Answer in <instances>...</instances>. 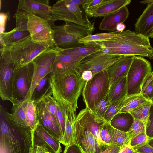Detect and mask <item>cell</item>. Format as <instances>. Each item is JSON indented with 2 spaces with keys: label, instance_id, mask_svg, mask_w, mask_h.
Instances as JSON below:
<instances>
[{
  "label": "cell",
  "instance_id": "cell-10",
  "mask_svg": "<svg viewBox=\"0 0 153 153\" xmlns=\"http://www.w3.org/2000/svg\"><path fill=\"white\" fill-rule=\"evenodd\" d=\"M52 15L55 21L70 22L90 28H94L87 18L83 17L79 6L69 3L68 0L57 1L51 7Z\"/></svg>",
  "mask_w": 153,
  "mask_h": 153
},
{
  "label": "cell",
  "instance_id": "cell-35",
  "mask_svg": "<svg viewBox=\"0 0 153 153\" xmlns=\"http://www.w3.org/2000/svg\"><path fill=\"white\" fill-rule=\"evenodd\" d=\"M149 103H152L140 94L130 100L123 107L119 113H130L136 108Z\"/></svg>",
  "mask_w": 153,
  "mask_h": 153
},
{
  "label": "cell",
  "instance_id": "cell-41",
  "mask_svg": "<svg viewBox=\"0 0 153 153\" xmlns=\"http://www.w3.org/2000/svg\"><path fill=\"white\" fill-rule=\"evenodd\" d=\"M149 139L146 132H143L131 139L130 144L132 147H134L147 143Z\"/></svg>",
  "mask_w": 153,
  "mask_h": 153
},
{
  "label": "cell",
  "instance_id": "cell-31",
  "mask_svg": "<svg viewBox=\"0 0 153 153\" xmlns=\"http://www.w3.org/2000/svg\"><path fill=\"white\" fill-rule=\"evenodd\" d=\"M138 95L130 97L126 96L118 101L112 103L105 114L104 117V120L107 122L109 123L112 118L119 113L128 102Z\"/></svg>",
  "mask_w": 153,
  "mask_h": 153
},
{
  "label": "cell",
  "instance_id": "cell-38",
  "mask_svg": "<svg viewBox=\"0 0 153 153\" xmlns=\"http://www.w3.org/2000/svg\"><path fill=\"white\" fill-rule=\"evenodd\" d=\"M151 75L143 85L140 94L153 104V79Z\"/></svg>",
  "mask_w": 153,
  "mask_h": 153
},
{
  "label": "cell",
  "instance_id": "cell-22",
  "mask_svg": "<svg viewBox=\"0 0 153 153\" xmlns=\"http://www.w3.org/2000/svg\"><path fill=\"white\" fill-rule=\"evenodd\" d=\"M134 56H122L107 69L110 85L123 77L127 76Z\"/></svg>",
  "mask_w": 153,
  "mask_h": 153
},
{
  "label": "cell",
  "instance_id": "cell-36",
  "mask_svg": "<svg viewBox=\"0 0 153 153\" xmlns=\"http://www.w3.org/2000/svg\"><path fill=\"white\" fill-rule=\"evenodd\" d=\"M113 128L109 123L105 122L101 125L99 129V134L102 142L106 145L111 144Z\"/></svg>",
  "mask_w": 153,
  "mask_h": 153
},
{
  "label": "cell",
  "instance_id": "cell-1",
  "mask_svg": "<svg viewBox=\"0 0 153 153\" xmlns=\"http://www.w3.org/2000/svg\"><path fill=\"white\" fill-rule=\"evenodd\" d=\"M0 153H28L32 147L33 130L13 120L0 106Z\"/></svg>",
  "mask_w": 153,
  "mask_h": 153
},
{
  "label": "cell",
  "instance_id": "cell-11",
  "mask_svg": "<svg viewBox=\"0 0 153 153\" xmlns=\"http://www.w3.org/2000/svg\"><path fill=\"white\" fill-rule=\"evenodd\" d=\"M32 79L29 65L16 67L12 83L11 102L13 105L25 99L31 87Z\"/></svg>",
  "mask_w": 153,
  "mask_h": 153
},
{
  "label": "cell",
  "instance_id": "cell-13",
  "mask_svg": "<svg viewBox=\"0 0 153 153\" xmlns=\"http://www.w3.org/2000/svg\"><path fill=\"white\" fill-rule=\"evenodd\" d=\"M57 48L59 52L53 63L52 73L59 76L78 73L82 74L80 62L84 58L68 54Z\"/></svg>",
  "mask_w": 153,
  "mask_h": 153
},
{
  "label": "cell",
  "instance_id": "cell-30",
  "mask_svg": "<svg viewBox=\"0 0 153 153\" xmlns=\"http://www.w3.org/2000/svg\"><path fill=\"white\" fill-rule=\"evenodd\" d=\"M23 101L26 123L28 126L33 130L38 121L36 103L31 100H24Z\"/></svg>",
  "mask_w": 153,
  "mask_h": 153
},
{
  "label": "cell",
  "instance_id": "cell-3",
  "mask_svg": "<svg viewBox=\"0 0 153 153\" xmlns=\"http://www.w3.org/2000/svg\"><path fill=\"white\" fill-rule=\"evenodd\" d=\"M86 82L80 73L59 76L51 73L50 84L52 96L63 107L76 112L77 101Z\"/></svg>",
  "mask_w": 153,
  "mask_h": 153
},
{
  "label": "cell",
  "instance_id": "cell-12",
  "mask_svg": "<svg viewBox=\"0 0 153 153\" xmlns=\"http://www.w3.org/2000/svg\"><path fill=\"white\" fill-rule=\"evenodd\" d=\"M122 56L106 53L102 50L90 55L80 62L81 73L85 71H91L95 74L106 70Z\"/></svg>",
  "mask_w": 153,
  "mask_h": 153
},
{
  "label": "cell",
  "instance_id": "cell-28",
  "mask_svg": "<svg viewBox=\"0 0 153 153\" xmlns=\"http://www.w3.org/2000/svg\"><path fill=\"white\" fill-rule=\"evenodd\" d=\"M64 109L65 114V130L62 144L66 146L74 143V123L76 116L74 113L70 112L64 108Z\"/></svg>",
  "mask_w": 153,
  "mask_h": 153
},
{
  "label": "cell",
  "instance_id": "cell-43",
  "mask_svg": "<svg viewBox=\"0 0 153 153\" xmlns=\"http://www.w3.org/2000/svg\"><path fill=\"white\" fill-rule=\"evenodd\" d=\"M104 0H85L82 5L85 12L91 10L101 4Z\"/></svg>",
  "mask_w": 153,
  "mask_h": 153
},
{
  "label": "cell",
  "instance_id": "cell-50",
  "mask_svg": "<svg viewBox=\"0 0 153 153\" xmlns=\"http://www.w3.org/2000/svg\"><path fill=\"white\" fill-rule=\"evenodd\" d=\"M93 76L92 72L90 71H85L82 73V78L86 82L90 80Z\"/></svg>",
  "mask_w": 153,
  "mask_h": 153
},
{
  "label": "cell",
  "instance_id": "cell-54",
  "mask_svg": "<svg viewBox=\"0 0 153 153\" xmlns=\"http://www.w3.org/2000/svg\"><path fill=\"white\" fill-rule=\"evenodd\" d=\"M148 143L150 146L153 148V138L149 139Z\"/></svg>",
  "mask_w": 153,
  "mask_h": 153
},
{
  "label": "cell",
  "instance_id": "cell-33",
  "mask_svg": "<svg viewBox=\"0 0 153 153\" xmlns=\"http://www.w3.org/2000/svg\"><path fill=\"white\" fill-rule=\"evenodd\" d=\"M13 105L11 113H10V116L19 123L25 126L30 128L26 122L23 101L13 104Z\"/></svg>",
  "mask_w": 153,
  "mask_h": 153
},
{
  "label": "cell",
  "instance_id": "cell-55",
  "mask_svg": "<svg viewBox=\"0 0 153 153\" xmlns=\"http://www.w3.org/2000/svg\"><path fill=\"white\" fill-rule=\"evenodd\" d=\"M149 59H153V54L151 56L149 57ZM151 75H152V79H153V71L152 72Z\"/></svg>",
  "mask_w": 153,
  "mask_h": 153
},
{
  "label": "cell",
  "instance_id": "cell-6",
  "mask_svg": "<svg viewBox=\"0 0 153 153\" xmlns=\"http://www.w3.org/2000/svg\"><path fill=\"white\" fill-rule=\"evenodd\" d=\"M110 81L106 70L95 74L86 82L82 91V96L86 108L95 114L100 101L107 94Z\"/></svg>",
  "mask_w": 153,
  "mask_h": 153
},
{
  "label": "cell",
  "instance_id": "cell-34",
  "mask_svg": "<svg viewBox=\"0 0 153 153\" xmlns=\"http://www.w3.org/2000/svg\"><path fill=\"white\" fill-rule=\"evenodd\" d=\"M152 104L149 103L143 105L134 109L130 113L134 119L141 121L146 126L149 120Z\"/></svg>",
  "mask_w": 153,
  "mask_h": 153
},
{
  "label": "cell",
  "instance_id": "cell-57",
  "mask_svg": "<svg viewBox=\"0 0 153 153\" xmlns=\"http://www.w3.org/2000/svg\"><path fill=\"white\" fill-rule=\"evenodd\" d=\"M134 153H139L135 152Z\"/></svg>",
  "mask_w": 153,
  "mask_h": 153
},
{
  "label": "cell",
  "instance_id": "cell-4",
  "mask_svg": "<svg viewBox=\"0 0 153 153\" xmlns=\"http://www.w3.org/2000/svg\"><path fill=\"white\" fill-rule=\"evenodd\" d=\"M49 48L46 44L33 42L30 36L1 48L0 59L16 67L28 65L38 55Z\"/></svg>",
  "mask_w": 153,
  "mask_h": 153
},
{
  "label": "cell",
  "instance_id": "cell-45",
  "mask_svg": "<svg viewBox=\"0 0 153 153\" xmlns=\"http://www.w3.org/2000/svg\"><path fill=\"white\" fill-rule=\"evenodd\" d=\"M63 153H83V152L77 145L73 143L65 146Z\"/></svg>",
  "mask_w": 153,
  "mask_h": 153
},
{
  "label": "cell",
  "instance_id": "cell-14",
  "mask_svg": "<svg viewBox=\"0 0 153 153\" xmlns=\"http://www.w3.org/2000/svg\"><path fill=\"white\" fill-rule=\"evenodd\" d=\"M74 133V143L77 145L84 152L99 153L107 149V147L100 145L92 133L84 129L75 122Z\"/></svg>",
  "mask_w": 153,
  "mask_h": 153
},
{
  "label": "cell",
  "instance_id": "cell-42",
  "mask_svg": "<svg viewBox=\"0 0 153 153\" xmlns=\"http://www.w3.org/2000/svg\"><path fill=\"white\" fill-rule=\"evenodd\" d=\"M146 133L149 139L153 138V104L151 108L149 120L146 126Z\"/></svg>",
  "mask_w": 153,
  "mask_h": 153
},
{
  "label": "cell",
  "instance_id": "cell-7",
  "mask_svg": "<svg viewBox=\"0 0 153 153\" xmlns=\"http://www.w3.org/2000/svg\"><path fill=\"white\" fill-rule=\"evenodd\" d=\"M53 32L56 48L65 49L80 45L81 39L92 35L94 28H90L70 22L63 25L51 26Z\"/></svg>",
  "mask_w": 153,
  "mask_h": 153
},
{
  "label": "cell",
  "instance_id": "cell-39",
  "mask_svg": "<svg viewBox=\"0 0 153 153\" xmlns=\"http://www.w3.org/2000/svg\"><path fill=\"white\" fill-rule=\"evenodd\" d=\"M146 132V126L141 121L134 119L133 123L129 131L127 132L131 140L138 134Z\"/></svg>",
  "mask_w": 153,
  "mask_h": 153
},
{
  "label": "cell",
  "instance_id": "cell-44",
  "mask_svg": "<svg viewBox=\"0 0 153 153\" xmlns=\"http://www.w3.org/2000/svg\"><path fill=\"white\" fill-rule=\"evenodd\" d=\"M132 148L135 152L139 153H153V148L148 143Z\"/></svg>",
  "mask_w": 153,
  "mask_h": 153
},
{
  "label": "cell",
  "instance_id": "cell-47",
  "mask_svg": "<svg viewBox=\"0 0 153 153\" xmlns=\"http://www.w3.org/2000/svg\"><path fill=\"white\" fill-rule=\"evenodd\" d=\"M120 148L121 147L116 145L111 144L107 146L105 151L99 153H118Z\"/></svg>",
  "mask_w": 153,
  "mask_h": 153
},
{
  "label": "cell",
  "instance_id": "cell-48",
  "mask_svg": "<svg viewBox=\"0 0 153 153\" xmlns=\"http://www.w3.org/2000/svg\"><path fill=\"white\" fill-rule=\"evenodd\" d=\"M134 152L129 143L121 147L118 153H134Z\"/></svg>",
  "mask_w": 153,
  "mask_h": 153
},
{
  "label": "cell",
  "instance_id": "cell-17",
  "mask_svg": "<svg viewBox=\"0 0 153 153\" xmlns=\"http://www.w3.org/2000/svg\"><path fill=\"white\" fill-rule=\"evenodd\" d=\"M84 129L87 130L94 135L101 146L107 147L101 140L99 129L101 125L106 121L85 108L80 111L76 116L75 122Z\"/></svg>",
  "mask_w": 153,
  "mask_h": 153
},
{
  "label": "cell",
  "instance_id": "cell-26",
  "mask_svg": "<svg viewBox=\"0 0 153 153\" xmlns=\"http://www.w3.org/2000/svg\"><path fill=\"white\" fill-rule=\"evenodd\" d=\"M30 36L27 31L19 30L15 27L10 31L0 33L1 48L12 45Z\"/></svg>",
  "mask_w": 153,
  "mask_h": 153
},
{
  "label": "cell",
  "instance_id": "cell-20",
  "mask_svg": "<svg viewBox=\"0 0 153 153\" xmlns=\"http://www.w3.org/2000/svg\"><path fill=\"white\" fill-rule=\"evenodd\" d=\"M134 26L137 33L153 38V3L148 4L137 19Z\"/></svg>",
  "mask_w": 153,
  "mask_h": 153
},
{
  "label": "cell",
  "instance_id": "cell-25",
  "mask_svg": "<svg viewBox=\"0 0 153 153\" xmlns=\"http://www.w3.org/2000/svg\"><path fill=\"white\" fill-rule=\"evenodd\" d=\"M134 119L130 113H119L112 118L109 123L114 128L128 132L132 126Z\"/></svg>",
  "mask_w": 153,
  "mask_h": 153
},
{
  "label": "cell",
  "instance_id": "cell-9",
  "mask_svg": "<svg viewBox=\"0 0 153 153\" xmlns=\"http://www.w3.org/2000/svg\"><path fill=\"white\" fill-rule=\"evenodd\" d=\"M59 52L56 48H49L38 55L33 60L32 83L30 88L24 100L31 99L36 87L40 81L48 74L52 73V65Z\"/></svg>",
  "mask_w": 153,
  "mask_h": 153
},
{
  "label": "cell",
  "instance_id": "cell-52",
  "mask_svg": "<svg viewBox=\"0 0 153 153\" xmlns=\"http://www.w3.org/2000/svg\"><path fill=\"white\" fill-rule=\"evenodd\" d=\"M125 25L123 23H119L117 24L116 27V31L122 32L124 31L126 28Z\"/></svg>",
  "mask_w": 153,
  "mask_h": 153
},
{
  "label": "cell",
  "instance_id": "cell-18",
  "mask_svg": "<svg viewBox=\"0 0 153 153\" xmlns=\"http://www.w3.org/2000/svg\"><path fill=\"white\" fill-rule=\"evenodd\" d=\"M37 146L45 148L51 153L62 152L60 143L53 137L38 121L33 130L32 146Z\"/></svg>",
  "mask_w": 153,
  "mask_h": 153
},
{
  "label": "cell",
  "instance_id": "cell-40",
  "mask_svg": "<svg viewBox=\"0 0 153 153\" xmlns=\"http://www.w3.org/2000/svg\"><path fill=\"white\" fill-rule=\"evenodd\" d=\"M111 104L109 100L107 94L100 101L98 105L95 115L104 119L105 114Z\"/></svg>",
  "mask_w": 153,
  "mask_h": 153
},
{
  "label": "cell",
  "instance_id": "cell-21",
  "mask_svg": "<svg viewBox=\"0 0 153 153\" xmlns=\"http://www.w3.org/2000/svg\"><path fill=\"white\" fill-rule=\"evenodd\" d=\"M131 1L130 0H104L97 7L85 13L91 17H104L118 11L129 4Z\"/></svg>",
  "mask_w": 153,
  "mask_h": 153
},
{
  "label": "cell",
  "instance_id": "cell-19",
  "mask_svg": "<svg viewBox=\"0 0 153 153\" xmlns=\"http://www.w3.org/2000/svg\"><path fill=\"white\" fill-rule=\"evenodd\" d=\"M15 67L0 59V96L3 100L12 101V79Z\"/></svg>",
  "mask_w": 153,
  "mask_h": 153
},
{
  "label": "cell",
  "instance_id": "cell-49",
  "mask_svg": "<svg viewBox=\"0 0 153 153\" xmlns=\"http://www.w3.org/2000/svg\"><path fill=\"white\" fill-rule=\"evenodd\" d=\"M47 150L42 147L36 146H32L28 153H46Z\"/></svg>",
  "mask_w": 153,
  "mask_h": 153
},
{
  "label": "cell",
  "instance_id": "cell-32",
  "mask_svg": "<svg viewBox=\"0 0 153 153\" xmlns=\"http://www.w3.org/2000/svg\"><path fill=\"white\" fill-rule=\"evenodd\" d=\"M122 32L117 31L107 33L91 35L81 39L79 42L80 45L90 44L97 42L103 41L116 37L120 36Z\"/></svg>",
  "mask_w": 153,
  "mask_h": 153
},
{
  "label": "cell",
  "instance_id": "cell-37",
  "mask_svg": "<svg viewBox=\"0 0 153 153\" xmlns=\"http://www.w3.org/2000/svg\"><path fill=\"white\" fill-rule=\"evenodd\" d=\"M130 140L127 132H125L113 128L111 144L120 147L130 143Z\"/></svg>",
  "mask_w": 153,
  "mask_h": 153
},
{
  "label": "cell",
  "instance_id": "cell-46",
  "mask_svg": "<svg viewBox=\"0 0 153 153\" xmlns=\"http://www.w3.org/2000/svg\"><path fill=\"white\" fill-rule=\"evenodd\" d=\"M8 17L7 13H5L2 12L0 13V33L5 32L6 23Z\"/></svg>",
  "mask_w": 153,
  "mask_h": 153
},
{
  "label": "cell",
  "instance_id": "cell-23",
  "mask_svg": "<svg viewBox=\"0 0 153 153\" xmlns=\"http://www.w3.org/2000/svg\"><path fill=\"white\" fill-rule=\"evenodd\" d=\"M129 15L128 7L126 6L123 7L118 11L103 17L99 25V29L111 32L115 31L117 25L123 23Z\"/></svg>",
  "mask_w": 153,
  "mask_h": 153
},
{
  "label": "cell",
  "instance_id": "cell-16",
  "mask_svg": "<svg viewBox=\"0 0 153 153\" xmlns=\"http://www.w3.org/2000/svg\"><path fill=\"white\" fill-rule=\"evenodd\" d=\"M36 104L39 122L53 137L62 144L63 136L56 118L48 111L42 101Z\"/></svg>",
  "mask_w": 153,
  "mask_h": 153
},
{
  "label": "cell",
  "instance_id": "cell-24",
  "mask_svg": "<svg viewBox=\"0 0 153 153\" xmlns=\"http://www.w3.org/2000/svg\"><path fill=\"white\" fill-rule=\"evenodd\" d=\"M108 94L111 103L127 96V76L120 78L111 85Z\"/></svg>",
  "mask_w": 153,
  "mask_h": 153
},
{
  "label": "cell",
  "instance_id": "cell-56",
  "mask_svg": "<svg viewBox=\"0 0 153 153\" xmlns=\"http://www.w3.org/2000/svg\"><path fill=\"white\" fill-rule=\"evenodd\" d=\"M46 153H51L49 152H46Z\"/></svg>",
  "mask_w": 153,
  "mask_h": 153
},
{
  "label": "cell",
  "instance_id": "cell-27",
  "mask_svg": "<svg viewBox=\"0 0 153 153\" xmlns=\"http://www.w3.org/2000/svg\"><path fill=\"white\" fill-rule=\"evenodd\" d=\"M61 49L63 52L68 54L84 58L102 50L100 46L94 44H81L67 48Z\"/></svg>",
  "mask_w": 153,
  "mask_h": 153
},
{
  "label": "cell",
  "instance_id": "cell-51",
  "mask_svg": "<svg viewBox=\"0 0 153 153\" xmlns=\"http://www.w3.org/2000/svg\"><path fill=\"white\" fill-rule=\"evenodd\" d=\"M85 0H68V2L75 5L79 6L82 5Z\"/></svg>",
  "mask_w": 153,
  "mask_h": 153
},
{
  "label": "cell",
  "instance_id": "cell-5",
  "mask_svg": "<svg viewBox=\"0 0 153 153\" xmlns=\"http://www.w3.org/2000/svg\"><path fill=\"white\" fill-rule=\"evenodd\" d=\"M14 18L16 28L27 31L33 42L45 43L50 48H56L53 32L47 20L31 13L21 10H16Z\"/></svg>",
  "mask_w": 153,
  "mask_h": 153
},
{
  "label": "cell",
  "instance_id": "cell-15",
  "mask_svg": "<svg viewBox=\"0 0 153 153\" xmlns=\"http://www.w3.org/2000/svg\"><path fill=\"white\" fill-rule=\"evenodd\" d=\"M48 0H19L17 11L31 13L47 20L51 26L55 21Z\"/></svg>",
  "mask_w": 153,
  "mask_h": 153
},
{
  "label": "cell",
  "instance_id": "cell-29",
  "mask_svg": "<svg viewBox=\"0 0 153 153\" xmlns=\"http://www.w3.org/2000/svg\"><path fill=\"white\" fill-rule=\"evenodd\" d=\"M51 73L43 78L36 87L30 100L36 103L41 101L45 96L52 93L50 84V79Z\"/></svg>",
  "mask_w": 153,
  "mask_h": 153
},
{
  "label": "cell",
  "instance_id": "cell-8",
  "mask_svg": "<svg viewBox=\"0 0 153 153\" xmlns=\"http://www.w3.org/2000/svg\"><path fill=\"white\" fill-rule=\"evenodd\" d=\"M152 73L148 60L143 57L134 56L127 75V96L140 94L143 85Z\"/></svg>",
  "mask_w": 153,
  "mask_h": 153
},
{
  "label": "cell",
  "instance_id": "cell-2",
  "mask_svg": "<svg viewBox=\"0 0 153 153\" xmlns=\"http://www.w3.org/2000/svg\"><path fill=\"white\" fill-rule=\"evenodd\" d=\"M90 44L100 46L104 53L110 54L148 57L153 54L149 38L129 30L115 38Z\"/></svg>",
  "mask_w": 153,
  "mask_h": 153
},
{
  "label": "cell",
  "instance_id": "cell-53",
  "mask_svg": "<svg viewBox=\"0 0 153 153\" xmlns=\"http://www.w3.org/2000/svg\"><path fill=\"white\" fill-rule=\"evenodd\" d=\"M140 3L143 4L153 3V0H145L140 1Z\"/></svg>",
  "mask_w": 153,
  "mask_h": 153
}]
</instances>
